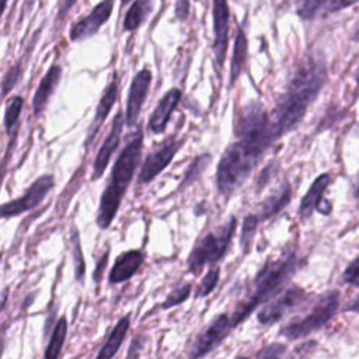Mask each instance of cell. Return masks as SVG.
<instances>
[{
  "instance_id": "obj_1",
  "label": "cell",
  "mask_w": 359,
  "mask_h": 359,
  "mask_svg": "<svg viewBox=\"0 0 359 359\" xmlns=\"http://www.w3.org/2000/svg\"><path fill=\"white\" fill-rule=\"evenodd\" d=\"M325 80L327 65L321 56L309 55L300 62L269 114L279 139L300 123L324 87Z\"/></svg>"
},
{
  "instance_id": "obj_2",
  "label": "cell",
  "mask_w": 359,
  "mask_h": 359,
  "mask_svg": "<svg viewBox=\"0 0 359 359\" xmlns=\"http://www.w3.org/2000/svg\"><path fill=\"white\" fill-rule=\"evenodd\" d=\"M143 144V132L139 128L135 133H132L129 142L125 144L122 151L119 153L115 164L112 167L111 178L101 195L98 213H97V224L100 229H108L115 219L122 198L128 191L135 170L140 161Z\"/></svg>"
},
{
  "instance_id": "obj_3",
  "label": "cell",
  "mask_w": 359,
  "mask_h": 359,
  "mask_svg": "<svg viewBox=\"0 0 359 359\" xmlns=\"http://www.w3.org/2000/svg\"><path fill=\"white\" fill-rule=\"evenodd\" d=\"M296 268L297 257L293 251L264 264L251 283L248 296L238 303L230 316L233 325L241 324L259 304L268 302L292 278Z\"/></svg>"
},
{
  "instance_id": "obj_4",
  "label": "cell",
  "mask_w": 359,
  "mask_h": 359,
  "mask_svg": "<svg viewBox=\"0 0 359 359\" xmlns=\"http://www.w3.org/2000/svg\"><path fill=\"white\" fill-rule=\"evenodd\" d=\"M264 151L243 142L236 140L222 154L216 170L217 191L227 196L237 191L250 177Z\"/></svg>"
},
{
  "instance_id": "obj_5",
  "label": "cell",
  "mask_w": 359,
  "mask_h": 359,
  "mask_svg": "<svg viewBox=\"0 0 359 359\" xmlns=\"http://www.w3.org/2000/svg\"><path fill=\"white\" fill-rule=\"evenodd\" d=\"M341 294L338 290L331 289L318 296L310 313L296 318L280 328V335L289 341L302 339L323 327H325L337 314L339 309Z\"/></svg>"
},
{
  "instance_id": "obj_6",
  "label": "cell",
  "mask_w": 359,
  "mask_h": 359,
  "mask_svg": "<svg viewBox=\"0 0 359 359\" xmlns=\"http://www.w3.org/2000/svg\"><path fill=\"white\" fill-rule=\"evenodd\" d=\"M237 226V219L230 216L229 220L217 230L205 234L194 245L188 255V269L194 275H198L206 265L217 264L226 254L233 233Z\"/></svg>"
},
{
  "instance_id": "obj_7",
  "label": "cell",
  "mask_w": 359,
  "mask_h": 359,
  "mask_svg": "<svg viewBox=\"0 0 359 359\" xmlns=\"http://www.w3.org/2000/svg\"><path fill=\"white\" fill-rule=\"evenodd\" d=\"M53 185H55L53 175L43 174L38 177L20 198L1 205V209H0L1 217L4 219L14 217L36 208L45 199V196L52 191Z\"/></svg>"
},
{
  "instance_id": "obj_8",
  "label": "cell",
  "mask_w": 359,
  "mask_h": 359,
  "mask_svg": "<svg viewBox=\"0 0 359 359\" xmlns=\"http://www.w3.org/2000/svg\"><path fill=\"white\" fill-rule=\"evenodd\" d=\"M233 323L229 314H219L201 334L196 335L188 351V359H199L217 348L230 334Z\"/></svg>"
},
{
  "instance_id": "obj_9",
  "label": "cell",
  "mask_w": 359,
  "mask_h": 359,
  "mask_svg": "<svg viewBox=\"0 0 359 359\" xmlns=\"http://www.w3.org/2000/svg\"><path fill=\"white\" fill-rule=\"evenodd\" d=\"M306 292L300 286H289L275 299L269 300L257 314V318L264 325H272L280 321L292 310H294L300 303L306 300Z\"/></svg>"
},
{
  "instance_id": "obj_10",
  "label": "cell",
  "mask_w": 359,
  "mask_h": 359,
  "mask_svg": "<svg viewBox=\"0 0 359 359\" xmlns=\"http://www.w3.org/2000/svg\"><path fill=\"white\" fill-rule=\"evenodd\" d=\"M180 147H181V142L175 140V137L172 136L167 139L160 147L149 153L142 164L137 182L140 185H144L153 181L171 163V160L174 158Z\"/></svg>"
},
{
  "instance_id": "obj_11",
  "label": "cell",
  "mask_w": 359,
  "mask_h": 359,
  "mask_svg": "<svg viewBox=\"0 0 359 359\" xmlns=\"http://www.w3.org/2000/svg\"><path fill=\"white\" fill-rule=\"evenodd\" d=\"M114 8V0L98 3L87 15L77 20L72 27L69 36L72 41H83L98 32V29L109 20Z\"/></svg>"
},
{
  "instance_id": "obj_12",
  "label": "cell",
  "mask_w": 359,
  "mask_h": 359,
  "mask_svg": "<svg viewBox=\"0 0 359 359\" xmlns=\"http://www.w3.org/2000/svg\"><path fill=\"white\" fill-rule=\"evenodd\" d=\"M150 84H151V72L147 67L137 72L136 76L133 77L129 88V94H128V104H126V114H125V122L128 126H132L136 123L142 105L147 97Z\"/></svg>"
},
{
  "instance_id": "obj_13",
  "label": "cell",
  "mask_w": 359,
  "mask_h": 359,
  "mask_svg": "<svg viewBox=\"0 0 359 359\" xmlns=\"http://www.w3.org/2000/svg\"><path fill=\"white\" fill-rule=\"evenodd\" d=\"M229 21L230 10L227 0H213V52L217 60V65L222 66L226 59L227 42H229Z\"/></svg>"
},
{
  "instance_id": "obj_14",
  "label": "cell",
  "mask_w": 359,
  "mask_h": 359,
  "mask_svg": "<svg viewBox=\"0 0 359 359\" xmlns=\"http://www.w3.org/2000/svg\"><path fill=\"white\" fill-rule=\"evenodd\" d=\"M122 128H123V114L119 111L114 121H112V126H111V130L109 133L107 135L105 140L102 142L97 156H95V160H94V167H93V175L91 178L95 181L98 180L105 168L108 167L109 164V160H111V156L112 153L116 150L118 144H119V139H121V133H122Z\"/></svg>"
},
{
  "instance_id": "obj_15",
  "label": "cell",
  "mask_w": 359,
  "mask_h": 359,
  "mask_svg": "<svg viewBox=\"0 0 359 359\" xmlns=\"http://www.w3.org/2000/svg\"><path fill=\"white\" fill-rule=\"evenodd\" d=\"M181 97H182L181 90L175 88V87L163 95V98L158 101L157 107L154 108V111L149 119L150 132L160 135L165 130V126H167L174 109L177 108V105L181 101Z\"/></svg>"
},
{
  "instance_id": "obj_16",
  "label": "cell",
  "mask_w": 359,
  "mask_h": 359,
  "mask_svg": "<svg viewBox=\"0 0 359 359\" xmlns=\"http://www.w3.org/2000/svg\"><path fill=\"white\" fill-rule=\"evenodd\" d=\"M116 97H118V74L114 73L112 74V80L108 83V86L105 87L101 98H100V102L97 105V109H95V115H94V119L91 122V126L88 129V135H87V139H86V146H88V143H91L95 137V135L98 133L100 128L102 126L104 121L107 119L111 108L114 107L115 101H116Z\"/></svg>"
},
{
  "instance_id": "obj_17",
  "label": "cell",
  "mask_w": 359,
  "mask_h": 359,
  "mask_svg": "<svg viewBox=\"0 0 359 359\" xmlns=\"http://www.w3.org/2000/svg\"><path fill=\"white\" fill-rule=\"evenodd\" d=\"M144 254L140 250H129L122 252L116 259L109 272V283L118 285L129 280L142 266Z\"/></svg>"
},
{
  "instance_id": "obj_18",
  "label": "cell",
  "mask_w": 359,
  "mask_h": 359,
  "mask_svg": "<svg viewBox=\"0 0 359 359\" xmlns=\"http://www.w3.org/2000/svg\"><path fill=\"white\" fill-rule=\"evenodd\" d=\"M331 184V175L328 172H324L318 175L304 194L300 205H299V216L302 220L309 219L314 210H320V205L323 201V196Z\"/></svg>"
},
{
  "instance_id": "obj_19",
  "label": "cell",
  "mask_w": 359,
  "mask_h": 359,
  "mask_svg": "<svg viewBox=\"0 0 359 359\" xmlns=\"http://www.w3.org/2000/svg\"><path fill=\"white\" fill-rule=\"evenodd\" d=\"M62 77V69L59 65H52L49 67V70L46 72V74L43 76V79L41 80L34 98H32V108H34V114L36 116L41 115V112L45 109L50 95L53 94L55 88L57 87L59 81Z\"/></svg>"
},
{
  "instance_id": "obj_20",
  "label": "cell",
  "mask_w": 359,
  "mask_h": 359,
  "mask_svg": "<svg viewBox=\"0 0 359 359\" xmlns=\"http://www.w3.org/2000/svg\"><path fill=\"white\" fill-rule=\"evenodd\" d=\"M292 199V187L287 181L282 182L279 187H276L261 203L259 206V219L268 220L272 216L278 215L280 210H283Z\"/></svg>"
},
{
  "instance_id": "obj_21",
  "label": "cell",
  "mask_w": 359,
  "mask_h": 359,
  "mask_svg": "<svg viewBox=\"0 0 359 359\" xmlns=\"http://www.w3.org/2000/svg\"><path fill=\"white\" fill-rule=\"evenodd\" d=\"M358 0H302L297 6V14L303 20H313L323 13H335Z\"/></svg>"
},
{
  "instance_id": "obj_22",
  "label": "cell",
  "mask_w": 359,
  "mask_h": 359,
  "mask_svg": "<svg viewBox=\"0 0 359 359\" xmlns=\"http://www.w3.org/2000/svg\"><path fill=\"white\" fill-rule=\"evenodd\" d=\"M129 318H130V316L126 314V316H123L118 320V323L115 324V327L109 332L104 346L100 349L95 359H112L116 355V352L121 348V345H122V342L126 337V332L129 330V325H130Z\"/></svg>"
},
{
  "instance_id": "obj_23",
  "label": "cell",
  "mask_w": 359,
  "mask_h": 359,
  "mask_svg": "<svg viewBox=\"0 0 359 359\" xmlns=\"http://www.w3.org/2000/svg\"><path fill=\"white\" fill-rule=\"evenodd\" d=\"M247 45L248 43H247L244 31L241 28H238V32H237V36L234 41V49H233V57H231V66H230V83L231 84L238 79L240 73L244 69V65L247 60V50H248Z\"/></svg>"
},
{
  "instance_id": "obj_24",
  "label": "cell",
  "mask_w": 359,
  "mask_h": 359,
  "mask_svg": "<svg viewBox=\"0 0 359 359\" xmlns=\"http://www.w3.org/2000/svg\"><path fill=\"white\" fill-rule=\"evenodd\" d=\"M153 7V0H136L130 8L128 10L123 18V29L125 31H135L140 27L144 18L150 14Z\"/></svg>"
},
{
  "instance_id": "obj_25",
  "label": "cell",
  "mask_w": 359,
  "mask_h": 359,
  "mask_svg": "<svg viewBox=\"0 0 359 359\" xmlns=\"http://www.w3.org/2000/svg\"><path fill=\"white\" fill-rule=\"evenodd\" d=\"M67 334V320L66 317H60L57 323L55 324V328L52 331L50 339L48 342L46 351H45V358L43 359H59V355L62 352L65 339Z\"/></svg>"
},
{
  "instance_id": "obj_26",
  "label": "cell",
  "mask_w": 359,
  "mask_h": 359,
  "mask_svg": "<svg viewBox=\"0 0 359 359\" xmlns=\"http://www.w3.org/2000/svg\"><path fill=\"white\" fill-rule=\"evenodd\" d=\"M210 154L205 153V154H199L196 156L188 165V168L184 172L182 181L180 182V189H184L189 185H192L195 181H198L201 178V175L203 174V171L209 167L210 164Z\"/></svg>"
},
{
  "instance_id": "obj_27",
  "label": "cell",
  "mask_w": 359,
  "mask_h": 359,
  "mask_svg": "<svg viewBox=\"0 0 359 359\" xmlns=\"http://www.w3.org/2000/svg\"><path fill=\"white\" fill-rule=\"evenodd\" d=\"M69 240H70V248H72V255L74 262V275L79 282H83L84 273H86V264H84V257H83V250L80 243V233L76 227L72 229Z\"/></svg>"
},
{
  "instance_id": "obj_28",
  "label": "cell",
  "mask_w": 359,
  "mask_h": 359,
  "mask_svg": "<svg viewBox=\"0 0 359 359\" xmlns=\"http://www.w3.org/2000/svg\"><path fill=\"white\" fill-rule=\"evenodd\" d=\"M259 222H261L259 216L254 215V213L245 216V219L243 222V227H241V233H240V245H241L244 254H248V250L252 244V240L257 233Z\"/></svg>"
},
{
  "instance_id": "obj_29",
  "label": "cell",
  "mask_w": 359,
  "mask_h": 359,
  "mask_svg": "<svg viewBox=\"0 0 359 359\" xmlns=\"http://www.w3.org/2000/svg\"><path fill=\"white\" fill-rule=\"evenodd\" d=\"M22 107H24V98L21 95H14L10 98L4 112V128L8 135L11 133V129L15 126Z\"/></svg>"
},
{
  "instance_id": "obj_30",
  "label": "cell",
  "mask_w": 359,
  "mask_h": 359,
  "mask_svg": "<svg viewBox=\"0 0 359 359\" xmlns=\"http://www.w3.org/2000/svg\"><path fill=\"white\" fill-rule=\"evenodd\" d=\"M219 275H220V268L219 266H210L209 271L206 272V275L202 278L196 292H195V297H206L209 293L213 292V289L217 286L219 282Z\"/></svg>"
},
{
  "instance_id": "obj_31",
  "label": "cell",
  "mask_w": 359,
  "mask_h": 359,
  "mask_svg": "<svg viewBox=\"0 0 359 359\" xmlns=\"http://www.w3.org/2000/svg\"><path fill=\"white\" fill-rule=\"evenodd\" d=\"M189 293H191V283H184V285L172 289L167 294V299L163 302L161 309L167 310V309H172L174 306L184 303L189 297Z\"/></svg>"
},
{
  "instance_id": "obj_32",
  "label": "cell",
  "mask_w": 359,
  "mask_h": 359,
  "mask_svg": "<svg viewBox=\"0 0 359 359\" xmlns=\"http://www.w3.org/2000/svg\"><path fill=\"white\" fill-rule=\"evenodd\" d=\"M286 345L280 344V342H272L265 345L264 348H261L257 355L255 359H282L286 353Z\"/></svg>"
},
{
  "instance_id": "obj_33",
  "label": "cell",
  "mask_w": 359,
  "mask_h": 359,
  "mask_svg": "<svg viewBox=\"0 0 359 359\" xmlns=\"http://www.w3.org/2000/svg\"><path fill=\"white\" fill-rule=\"evenodd\" d=\"M342 280L344 283L359 287V255L346 265L345 271L342 272Z\"/></svg>"
},
{
  "instance_id": "obj_34",
  "label": "cell",
  "mask_w": 359,
  "mask_h": 359,
  "mask_svg": "<svg viewBox=\"0 0 359 359\" xmlns=\"http://www.w3.org/2000/svg\"><path fill=\"white\" fill-rule=\"evenodd\" d=\"M20 74H21L20 63H15L13 67L8 69V72L6 73V76L3 79V97H6L10 93V90L15 86Z\"/></svg>"
},
{
  "instance_id": "obj_35",
  "label": "cell",
  "mask_w": 359,
  "mask_h": 359,
  "mask_svg": "<svg viewBox=\"0 0 359 359\" xmlns=\"http://www.w3.org/2000/svg\"><path fill=\"white\" fill-rule=\"evenodd\" d=\"M276 167H278V164L273 161V163H269L266 167H264V168L261 170V172H259V175H258V178H257V182H255L258 191H261L262 188L266 187V184H268V182L271 181V178L273 177V174H275V171H276Z\"/></svg>"
},
{
  "instance_id": "obj_36",
  "label": "cell",
  "mask_w": 359,
  "mask_h": 359,
  "mask_svg": "<svg viewBox=\"0 0 359 359\" xmlns=\"http://www.w3.org/2000/svg\"><path fill=\"white\" fill-rule=\"evenodd\" d=\"M189 14V0H177L175 1V17L181 21L187 20Z\"/></svg>"
},
{
  "instance_id": "obj_37",
  "label": "cell",
  "mask_w": 359,
  "mask_h": 359,
  "mask_svg": "<svg viewBox=\"0 0 359 359\" xmlns=\"http://www.w3.org/2000/svg\"><path fill=\"white\" fill-rule=\"evenodd\" d=\"M107 261H108V251L104 252L102 261H101V259L98 261V265H97V268H95V271H94V280H95V282H98V280H100V276H102V271H104V268H105V265H107Z\"/></svg>"
},
{
  "instance_id": "obj_38",
  "label": "cell",
  "mask_w": 359,
  "mask_h": 359,
  "mask_svg": "<svg viewBox=\"0 0 359 359\" xmlns=\"http://www.w3.org/2000/svg\"><path fill=\"white\" fill-rule=\"evenodd\" d=\"M342 311H348V313H356V314H359V294H356L351 302H348V303L344 306Z\"/></svg>"
},
{
  "instance_id": "obj_39",
  "label": "cell",
  "mask_w": 359,
  "mask_h": 359,
  "mask_svg": "<svg viewBox=\"0 0 359 359\" xmlns=\"http://www.w3.org/2000/svg\"><path fill=\"white\" fill-rule=\"evenodd\" d=\"M74 3H76V0H65V4L62 6V8H60V11H59V17H63V15L70 10V7H72Z\"/></svg>"
},
{
  "instance_id": "obj_40",
  "label": "cell",
  "mask_w": 359,
  "mask_h": 359,
  "mask_svg": "<svg viewBox=\"0 0 359 359\" xmlns=\"http://www.w3.org/2000/svg\"><path fill=\"white\" fill-rule=\"evenodd\" d=\"M353 195H355V198L359 199V174L355 180V184H353Z\"/></svg>"
},
{
  "instance_id": "obj_41",
  "label": "cell",
  "mask_w": 359,
  "mask_h": 359,
  "mask_svg": "<svg viewBox=\"0 0 359 359\" xmlns=\"http://www.w3.org/2000/svg\"><path fill=\"white\" fill-rule=\"evenodd\" d=\"M351 39L352 41H359V22L356 24V27H355V29L352 31V35H351Z\"/></svg>"
},
{
  "instance_id": "obj_42",
  "label": "cell",
  "mask_w": 359,
  "mask_h": 359,
  "mask_svg": "<svg viewBox=\"0 0 359 359\" xmlns=\"http://www.w3.org/2000/svg\"><path fill=\"white\" fill-rule=\"evenodd\" d=\"M355 80H356V84L359 86V70L355 73Z\"/></svg>"
},
{
  "instance_id": "obj_43",
  "label": "cell",
  "mask_w": 359,
  "mask_h": 359,
  "mask_svg": "<svg viewBox=\"0 0 359 359\" xmlns=\"http://www.w3.org/2000/svg\"><path fill=\"white\" fill-rule=\"evenodd\" d=\"M129 1H130V0H121V4H122V6H123V4H128V3H129Z\"/></svg>"
},
{
  "instance_id": "obj_44",
  "label": "cell",
  "mask_w": 359,
  "mask_h": 359,
  "mask_svg": "<svg viewBox=\"0 0 359 359\" xmlns=\"http://www.w3.org/2000/svg\"><path fill=\"white\" fill-rule=\"evenodd\" d=\"M236 359H248V358H245V356H237Z\"/></svg>"
},
{
  "instance_id": "obj_45",
  "label": "cell",
  "mask_w": 359,
  "mask_h": 359,
  "mask_svg": "<svg viewBox=\"0 0 359 359\" xmlns=\"http://www.w3.org/2000/svg\"><path fill=\"white\" fill-rule=\"evenodd\" d=\"M6 3H7V0H3V7H6Z\"/></svg>"
}]
</instances>
